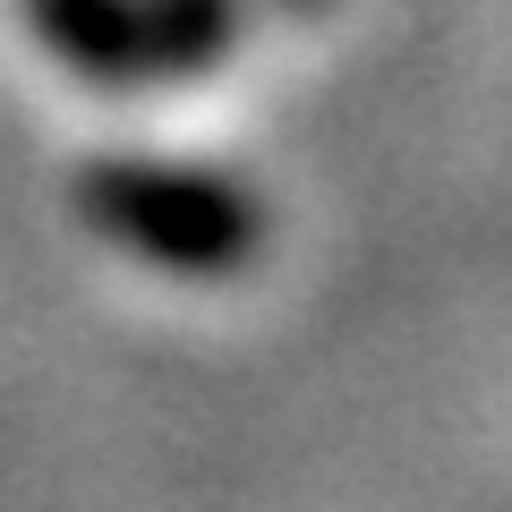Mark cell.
<instances>
[{"mask_svg":"<svg viewBox=\"0 0 512 512\" xmlns=\"http://www.w3.org/2000/svg\"><path fill=\"white\" fill-rule=\"evenodd\" d=\"M77 214L111 239V248L146 256L163 274H239L265 248V205L222 171L188 163H86L77 180Z\"/></svg>","mask_w":512,"mask_h":512,"instance_id":"obj_1","label":"cell"},{"mask_svg":"<svg viewBox=\"0 0 512 512\" xmlns=\"http://www.w3.org/2000/svg\"><path fill=\"white\" fill-rule=\"evenodd\" d=\"M35 26L94 77H171L222 52V0H35Z\"/></svg>","mask_w":512,"mask_h":512,"instance_id":"obj_2","label":"cell"}]
</instances>
